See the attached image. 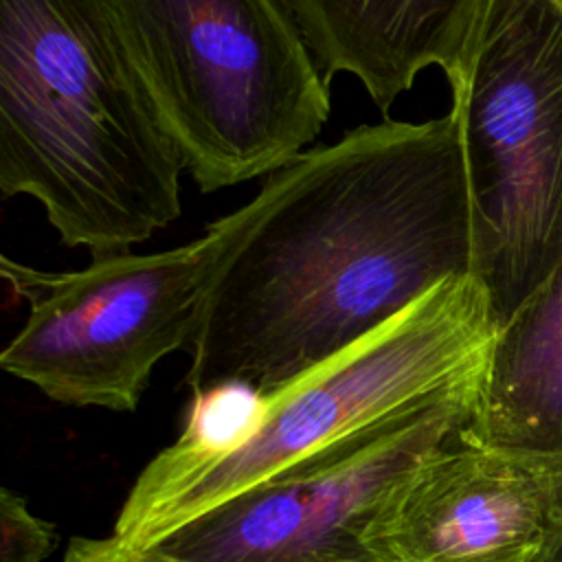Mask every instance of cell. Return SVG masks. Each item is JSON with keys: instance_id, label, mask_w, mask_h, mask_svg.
<instances>
[{"instance_id": "6da1fadb", "label": "cell", "mask_w": 562, "mask_h": 562, "mask_svg": "<svg viewBox=\"0 0 562 562\" xmlns=\"http://www.w3.org/2000/svg\"><path fill=\"white\" fill-rule=\"evenodd\" d=\"M228 239L189 345L195 393H270L452 277L474 274L459 114L360 125L268 173Z\"/></svg>"}, {"instance_id": "7a4b0ae2", "label": "cell", "mask_w": 562, "mask_h": 562, "mask_svg": "<svg viewBox=\"0 0 562 562\" xmlns=\"http://www.w3.org/2000/svg\"><path fill=\"white\" fill-rule=\"evenodd\" d=\"M178 147L97 0H0V191L64 246L127 252L176 222Z\"/></svg>"}, {"instance_id": "3957f363", "label": "cell", "mask_w": 562, "mask_h": 562, "mask_svg": "<svg viewBox=\"0 0 562 562\" xmlns=\"http://www.w3.org/2000/svg\"><path fill=\"white\" fill-rule=\"evenodd\" d=\"M496 318L485 285L452 277L362 340L261 393L246 435L228 450H160L138 474L114 536L154 547L191 518L336 441L487 371Z\"/></svg>"}, {"instance_id": "277c9868", "label": "cell", "mask_w": 562, "mask_h": 562, "mask_svg": "<svg viewBox=\"0 0 562 562\" xmlns=\"http://www.w3.org/2000/svg\"><path fill=\"white\" fill-rule=\"evenodd\" d=\"M202 193L272 173L323 132L329 81L283 0H97Z\"/></svg>"}, {"instance_id": "5b68a950", "label": "cell", "mask_w": 562, "mask_h": 562, "mask_svg": "<svg viewBox=\"0 0 562 562\" xmlns=\"http://www.w3.org/2000/svg\"><path fill=\"white\" fill-rule=\"evenodd\" d=\"M450 94L470 178L472 272L501 327L562 261V7L494 0Z\"/></svg>"}, {"instance_id": "8992f818", "label": "cell", "mask_w": 562, "mask_h": 562, "mask_svg": "<svg viewBox=\"0 0 562 562\" xmlns=\"http://www.w3.org/2000/svg\"><path fill=\"white\" fill-rule=\"evenodd\" d=\"M226 239L220 217L195 241L92 257L79 270L48 272L2 255L0 274L29 316L0 367L61 404L134 411L154 367L193 342Z\"/></svg>"}, {"instance_id": "52a82bcc", "label": "cell", "mask_w": 562, "mask_h": 562, "mask_svg": "<svg viewBox=\"0 0 562 562\" xmlns=\"http://www.w3.org/2000/svg\"><path fill=\"white\" fill-rule=\"evenodd\" d=\"M485 373L228 496L154 547L178 562H369L362 533L382 496L468 426Z\"/></svg>"}, {"instance_id": "ba28073f", "label": "cell", "mask_w": 562, "mask_h": 562, "mask_svg": "<svg viewBox=\"0 0 562 562\" xmlns=\"http://www.w3.org/2000/svg\"><path fill=\"white\" fill-rule=\"evenodd\" d=\"M562 527V468L457 432L382 496L369 562H538Z\"/></svg>"}, {"instance_id": "9c48e42d", "label": "cell", "mask_w": 562, "mask_h": 562, "mask_svg": "<svg viewBox=\"0 0 562 562\" xmlns=\"http://www.w3.org/2000/svg\"><path fill=\"white\" fill-rule=\"evenodd\" d=\"M327 81L356 77L380 110L441 68L450 92L470 68L494 0H283Z\"/></svg>"}, {"instance_id": "30bf717a", "label": "cell", "mask_w": 562, "mask_h": 562, "mask_svg": "<svg viewBox=\"0 0 562 562\" xmlns=\"http://www.w3.org/2000/svg\"><path fill=\"white\" fill-rule=\"evenodd\" d=\"M463 435L562 468V261L496 329L481 397Z\"/></svg>"}, {"instance_id": "8fae6325", "label": "cell", "mask_w": 562, "mask_h": 562, "mask_svg": "<svg viewBox=\"0 0 562 562\" xmlns=\"http://www.w3.org/2000/svg\"><path fill=\"white\" fill-rule=\"evenodd\" d=\"M55 529L22 496L0 490V562H42L55 549Z\"/></svg>"}, {"instance_id": "7c38bea8", "label": "cell", "mask_w": 562, "mask_h": 562, "mask_svg": "<svg viewBox=\"0 0 562 562\" xmlns=\"http://www.w3.org/2000/svg\"><path fill=\"white\" fill-rule=\"evenodd\" d=\"M61 562H178L156 547H138L119 536L72 538Z\"/></svg>"}, {"instance_id": "4fadbf2b", "label": "cell", "mask_w": 562, "mask_h": 562, "mask_svg": "<svg viewBox=\"0 0 562 562\" xmlns=\"http://www.w3.org/2000/svg\"><path fill=\"white\" fill-rule=\"evenodd\" d=\"M538 562H562V527L551 538L549 547L544 549V553H542V558Z\"/></svg>"}]
</instances>
